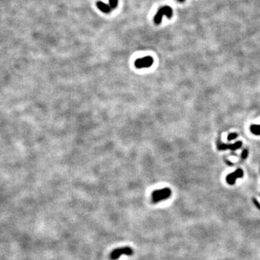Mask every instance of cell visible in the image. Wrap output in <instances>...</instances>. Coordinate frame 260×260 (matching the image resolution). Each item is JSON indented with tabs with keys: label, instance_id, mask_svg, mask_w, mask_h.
<instances>
[{
	"label": "cell",
	"instance_id": "cell-9",
	"mask_svg": "<svg viewBox=\"0 0 260 260\" xmlns=\"http://www.w3.org/2000/svg\"><path fill=\"white\" fill-rule=\"evenodd\" d=\"M109 6L111 9H116L118 5V0H109Z\"/></svg>",
	"mask_w": 260,
	"mask_h": 260
},
{
	"label": "cell",
	"instance_id": "cell-7",
	"mask_svg": "<svg viewBox=\"0 0 260 260\" xmlns=\"http://www.w3.org/2000/svg\"><path fill=\"white\" fill-rule=\"evenodd\" d=\"M96 5L98 9L100 10L101 12H104V13H110L111 11V8L110 7V6L106 5V4H105L104 2H101V1L98 2L96 4Z\"/></svg>",
	"mask_w": 260,
	"mask_h": 260
},
{
	"label": "cell",
	"instance_id": "cell-4",
	"mask_svg": "<svg viewBox=\"0 0 260 260\" xmlns=\"http://www.w3.org/2000/svg\"><path fill=\"white\" fill-rule=\"evenodd\" d=\"M153 57L147 56L137 60L134 62V65L138 69L147 68V67H151L153 65Z\"/></svg>",
	"mask_w": 260,
	"mask_h": 260
},
{
	"label": "cell",
	"instance_id": "cell-1",
	"mask_svg": "<svg viewBox=\"0 0 260 260\" xmlns=\"http://www.w3.org/2000/svg\"><path fill=\"white\" fill-rule=\"evenodd\" d=\"M171 195V190L169 188H164L155 190L152 194V201L153 203H158L160 201L169 198Z\"/></svg>",
	"mask_w": 260,
	"mask_h": 260
},
{
	"label": "cell",
	"instance_id": "cell-10",
	"mask_svg": "<svg viewBox=\"0 0 260 260\" xmlns=\"http://www.w3.org/2000/svg\"><path fill=\"white\" fill-rule=\"evenodd\" d=\"M237 137H238V134H237V133H231V134H230L229 135H228V141L233 140V139H236Z\"/></svg>",
	"mask_w": 260,
	"mask_h": 260
},
{
	"label": "cell",
	"instance_id": "cell-6",
	"mask_svg": "<svg viewBox=\"0 0 260 260\" xmlns=\"http://www.w3.org/2000/svg\"><path fill=\"white\" fill-rule=\"evenodd\" d=\"M242 142L241 141L237 142L234 144H230V145H226V144H221L219 145L217 147H218L219 150H226V149H230L232 151H234V150L238 149L241 147Z\"/></svg>",
	"mask_w": 260,
	"mask_h": 260
},
{
	"label": "cell",
	"instance_id": "cell-3",
	"mask_svg": "<svg viewBox=\"0 0 260 260\" xmlns=\"http://www.w3.org/2000/svg\"><path fill=\"white\" fill-rule=\"evenodd\" d=\"M134 253V251L130 247H122V248H118L117 249H114L110 254V259L111 260H117V259L121 257L122 255H127V256H132Z\"/></svg>",
	"mask_w": 260,
	"mask_h": 260
},
{
	"label": "cell",
	"instance_id": "cell-2",
	"mask_svg": "<svg viewBox=\"0 0 260 260\" xmlns=\"http://www.w3.org/2000/svg\"><path fill=\"white\" fill-rule=\"evenodd\" d=\"M166 15L168 18H171L173 15V10L169 6H164L160 8L154 17V22L156 25H159L163 20V17Z\"/></svg>",
	"mask_w": 260,
	"mask_h": 260
},
{
	"label": "cell",
	"instance_id": "cell-8",
	"mask_svg": "<svg viewBox=\"0 0 260 260\" xmlns=\"http://www.w3.org/2000/svg\"><path fill=\"white\" fill-rule=\"evenodd\" d=\"M251 132L256 135H260V125H251Z\"/></svg>",
	"mask_w": 260,
	"mask_h": 260
},
{
	"label": "cell",
	"instance_id": "cell-5",
	"mask_svg": "<svg viewBox=\"0 0 260 260\" xmlns=\"http://www.w3.org/2000/svg\"><path fill=\"white\" fill-rule=\"evenodd\" d=\"M244 176V171H243L241 169H237L236 171H234L233 173H230L229 175H228L227 177H226V181L230 185H233L235 183V181L238 178H241V177Z\"/></svg>",
	"mask_w": 260,
	"mask_h": 260
},
{
	"label": "cell",
	"instance_id": "cell-12",
	"mask_svg": "<svg viewBox=\"0 0 260 260\" xmlns=\"http://www.w3.org/2000/svg\"><path fill=\"white\" fill-rule=\"evenodd\" d=\"M179 2H184L185 1V0H178Z\"/></svg>",
	"mask_w": 260,
	"mask_h": 260
},
{
	"label": "cell",
	"instance_id": "cell-11",
	"mask_svg": "<svg viewBox=\"0 0 260 260\" xmlns=\"http://www.w3.org/2000/svg\"><path fill=\"white\" fill-rule=\"evenodd\" d=\"M247 156H248V151H247V150H244V151H243L241 153V158L243 159H245V158H246Z\"/></svg>",
	"mask_w": 260,
	"mask_h": 260
}]
</instances>
